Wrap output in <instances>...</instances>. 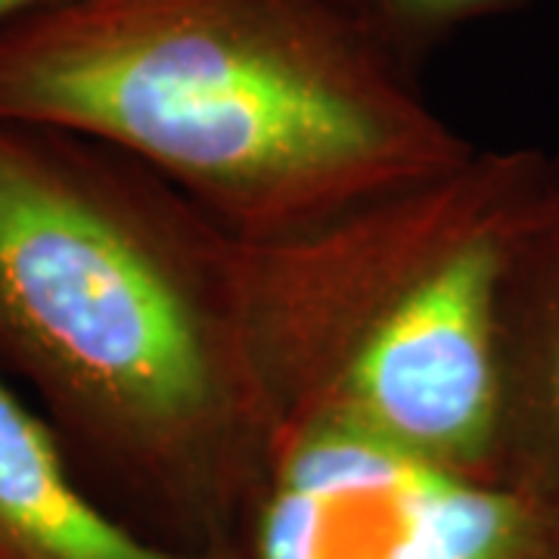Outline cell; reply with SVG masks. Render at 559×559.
I'll list each match as a JSON object with an SVG mask.
<instances>
[{"instance_id":"cell-6","label":"cell","mask_w":559,"mask_h":559,"mask_svg":"<svg viewBox=\"0 0 559 559\" xmlns=\"http://www.w3.org/2000/svg\"><path fill=\"white\" fill-rule=\"evenodd\" d=\"M0 559H234L153 538L84 481L53 426L0 370Z\"/></svg>"},{"instance_id":"cell-1","label":"cell","mask_w":559,"mask_h":559,"mask_svg":"<svg viewBox=\"0 0 559 559\" xmlns=\"http://www.w3.org/2000/svg\"><path fill=\"white\" fill-rule=\"evenodd\" d=\"M242 240L72 131L0 119V370L119 516L234 554L277 441Z\"/></svg>"},{"instance_id":"cell-7","label":"cell","mask_w":559,"mask_h":559,"mask_svg":"<svg viewBox=\"0 0 559 559\" xmlns=\"http://www.w3.org/2000/svg\"><path fill=\"white\" fill-rule=\"evenodd\" d=\"M352 20L385 44L399 60L419 69L463 25L520 10L528 0H336Z\"/></svg>"},{"instance_id":"cell-5","label":"cell","mask_w":559,"mask_h":559,"mask_svg":"<svg viewBox=\"0 0 559 559\" xmlns=\"http://www.w3.org/2000/svg\"><path fill=\"white\" fill-rule=\"evenodd\" d=\"M500 479L559 522V153H547L503 286Z\"/></svg>"},{"instance_id":"cell-2","label":"cell","mask_w":559,"mask_h":559,"mask_svg":"<svg viewBox=\"0 0 559 559\" xmlns=\"http://www.w3.org/2000/svg\"><path fill=\"white\" fill-rule=\"evenodd\" d=\"M0 119L119 150L242 242L476 153L336 0H53L0 28Z\"/></svg>"},{"instance_id":"cell-4","label":"cell","mask_w":559,"mask_h":559,"mask_svg":"<svg viewBox=\"0 0 559 559\" xmlns=\"http://www.w3.org/2000/svg\"><path fill=\"white\" fill-rule=\"evenodd\" d=\"M234 559H559L513 485L336 426L283 429Z\"/></svg>"},{"instance_id":"cell-8","label":"cell","mask_w":559,"mask_h":559,"mask_svg":"<svg viewBox=\"0 0 559 559\" xmlns=\"http://www.w3.org/2000/svg\"><path fill=\"white\" fill-rule=\"evenodd\" d=\"M47 3H53V0H0V28L7 22L20 20L25 13L38 10V7H47Z\"/></svg>"},{"instance_id":"cell-3","label":"cell","mask_w":559,"mask_h":559,"mask_svg":"<svg viewBox=\"0 0 559 559\" xmlns=\"http://www.w3.org/2000/svg\"><path fill=\"white\" fill-rule=\"evenodd\" d=\"M544 162L476 150L314 230L242 242L246 333L277 436L336 426L503 481V286Z\"/></svg>"}]
</instances>
